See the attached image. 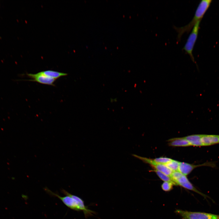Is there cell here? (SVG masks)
I'll use <instances>...</instances> for the list:
<instances>
[{
    "mask_svg": "<svg viewBox=\"0 0 219 219\" xmlns=\"http://www.w3.org/2000/svg\"><path fill=\"white\" fill-rule=\"evenodd\" d=\"M45 190L48 194L56 196L67 207L73 210L79 211H82L86 218L93 216V214H96V212L88 208L85 206L83 200L79 197L72 195L64 189H62L61 192L66 196H62L55 193L46 188Z\"/></svg>",
    "mask_w": 219,
    "mask_h": 219,
    "instance_id": "obj_1",
    "label": "cell"
},
{
    "mask_svg": "<svg viewBox=\"0 0 219 219\" xmlns=\"http://www.w3.org/2000/svg\"><path fill=\"white\" fill-rule=\"evenodd\" d=\"M212 0H203L199 3L194 15L191 21L187 25L180 27L174 26V29L178 33L177 41L179 42L182 35L185 33H188L196 23L201 20L205 13L210 7Z\"/></svg>",
    "mask_w": 219,
    "mask_h": 219,
    "instance_id": "obj_2",
    "label": "cell"
},
{
    "mask_svg": "<svg viewBox=\"0 0 219 219\" xmlns=\"http://www.w3.org/2000/svg\"><path fill=\"white\" fill-rule=\"evenodd\" d=\"M201 21H198L193 27L185 45L182 48V50L189 55L191 60L195 63L196 62L193 54V51L197 38Z\"/></svg>",
    "mask_w": 219,
    "mask_h": 219,
    "instance_id": "obj_3",
    "label": "cell"
},
{
    "mask_svg": "<svg viewBox=\"0 0 219 219\" xmlns=\"http://www.w3.org/2000/svg\"><path fill=\"white\" fill-rule=\"evenodd\" d=\"M175 212L184 219H218L217 215L200 212H191L176 210Z\"/></svg>",
    "mask_w": 219,
    "mask_h": 219,
    "instance_id": "obj_4",
    "label": "cell"
},
{
    "mask_svg": "<svg viewBox=\"0 0 219 219\" xmlns=\"http://www.w3.org/2000/svg\"><path fill=\"white\" fill-rule=\"evenodd\" d=\"M203 166L210 167L213 168L216 166V163L214 162H209L202 164L193 165L184 162H180L178 171L186 176L189 174L194 169Z\"/></svg>",
    "mask_w": 219,
    "mask_h": 219,
    "instance_id": "obj_5",
    "label": "cell"
},
{
    "mask_svg": "<svg viewBox=\"0 0 219 219\" xmlns=\"http://www.w3.org/2000/svg\"><path fill=\"white\" fill-rule=\"evenodd\" d=\"M26 75L32 78L31 79L26 80V81L35 82L43 84L54 85V83L56 79L41 74L39 72L35 74H27Z\"/></svg>",
    "mask_w": 219,
    "mask_h": 219,
    "instance_id": "obj_6",
    "label": "cell"
},
{
    "mask_svg": "<svg viewBox=\"0 0 219 219\" xmlns=\"http://www.w3.org/2000/svg\"><path fill=\"white\" fill-rule=\"evenodd\" d=\"M201 140L203 146H209L219 144V135L202 134Z\"/></svg>",
    "mask_w": 219,
    "mask_h": 219,
    "instance_id": "obj_7",
    "label": "cell"
},
{
    "mask_svg": "<svg viewBox=\"0 0 219 219\" xmlns=\"http://www.w3.org/2000/svg\"><path fill=\"white\" fill-rule=\"evenodd\" d=\"M169 145L173 147H186L191 146L189 142L183 137L175 138L168 141Z\"/></svg>",
    "mask_w": 219,
    "mask_h": 219,
    "instance_id": "obj_8",
    "label": "cell"
},
{
    "mask_svg": "<svg viewBox=\"0 0 219 219\" xmlns=\"http://www.w3.org/2000/svg\"><path fill=\"white\" fill-rule=\"evenodd\" d=\"M202 134H193L184 137L183 138L188 141L191 146H202L201 139Z\"/></svg>",
    "mask_w": 219,
    "mask_h": 219,
    "instance_id": "obj_9",
    "label": "cell"
},
{
    "mask_svg": "<svg viewBox=\"0 0 219 219\" xmlns=\"http://www.w3.org/2000/svg\"><path fill=\"white\" fill-rule=\"evenodd\" d=\"M39 72L41 74L56 80L61 77L66 76L68 75L66 73L50 70Z\"/></svg>",
    "mask_w": 219,
    "mask_h": 219,
    "instance_id": "obj_10",
    "label": "cell"
},
{
    "mask_svg": "<svg viewBox=\"0 0 219 219\" xmlns=\"http://www.w3.org/2000/svg\"><path fill=\"white\" fill-rule=\"evenodd\" d=\"M151 166L154 168L155 169L170 176L173 172L165 165L157 164L155 162Z\"/></svg>",
    "mask_w": 219,
    "mask_h": 219,
    "instance_id": "obj_11",
    "label": "cell"
},
{
    "mask_svg": "<svg viewBox=\"0 0 219 219\" xmlns=\"http://www.w3.org/2000/svg\"><path fill=\"white\" fill-rule=\"evenodd\" d=\"M179 186H180L188 190L195 192L201 195L205 198H206L207 197V195L204 194L198 190L193 185L189 180L184 183L180 184Z\"/></svg>",
    "mask_w": 219,
    "mask_h": 219,
    "instance_id": "obj_12",
    "label": "cell"
},
{
    "mask_svg": "<svg viewBox=\"0 0 219 219\" xmlns=\"http://www.w3.org/2000/svg\"><path fill=\"white\" fill-rule=\"evenodd\" d=\"M155 172L158 177L164 182H169L173 183L174 185H176L170 176H168L164 173L156 169L152 170Z\"/></svg>",
    "mask_w": 219,
    "mask_h": 219,
    "instance_id": "obj_13",
    "label": "cell"
},
{
    "mask_svg": "<svg viewBox=\"0 0 219 219\" xmlns=\"http://www.w3.org/2000/svg\"><path fill=\"white\" fill-rule=\"evenodd\" d=\"M179 162L172 160L171 162L165 165L169 168L172 172L178 171L179 170Z\"/></svg>",
    "mask_w": 219,
    "mask_h": 219,
    "instance_id": "obj_14",
    "label": "cell"
},
{
    "mask_svg": "<svg viewBox=\"0 0 219 219\" xmlns=\"http://www.w3.org/2000/svg\"><path fill=\"white\" fill-rule=\"evenodd\" d=\"M173 159L166 157H160L156 158L153 160L157 163L165 165L171 162Z\"/></svg>",
    "mask_w": 219,
    "mask_h": 219,
    "instance_id": "obj_15",
    "label": "cell"
},
{
    "mask_svg": "<svg viewBox=\"0 0 219 219\" xmlns=\"http://www.w3.org/2000/svg\"><path fill=\"white\" fill-rule=\"evenodd\" d=\"M174 184L171 182H164L161 185V187L163 190L165 191H169L173 189Z\"/></svg>",
    "mask_w": 219,
    "mask_h": 219,
    "instance_id": "obj_16",
    "label": "cell"
},
{
    "mask_svg": "<svg viewBox=\"0 0 219 219\" xmlns=\"http://www.w3.org/2000/svg\"><path fill=\"white\" fill-rule=\"evenodd\" d=\"M217 217L218 219H219V215H217Z\"/></svg>",
    "mask_w": 219,
    "mask_h": 219,
    "instance_id": "obj_17",
    "label": "cell"
}]
</instances>
